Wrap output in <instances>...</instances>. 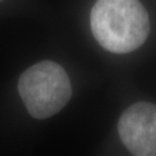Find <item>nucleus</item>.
<instances>
[{
  "instance_id": "nucleus-1",
  "label": "nucleus",
  "mask_w": 156,
  "mask_h": 156,
  "mask_svg": "<svg viewBox=\"0 0 156 156\" xmlns=\"http://www.w3.org/2000/svg\"><path fill=\"white\" fill-rule=\"evenodd\" d=\"M90 26L101 46L115 53L136 50L151 30L148 13L139 0H97Z\"/></svg>"
},
{
  "instance_id": "nucleus-2",
  "label": "nucleus",
  "mask_w": 156,
  "mask_h": 156,
  "mask_svg": "<svg viewBox=\"0 0 156 156\" xmlns=\"http://www.w3.org/2000/svg\"><path fill=\"white\" fill-rule=\"evenodd\" d=\"M19 93L29 113L34 118L45 119L66 105L72 95V87L60 65L44 60L22 73Z\"/></svg>"
},
{
  "instance_id": "nucleus-3",
  "label": "nucleus",
  "mask_w": 156,
  "mask_h": 156,
  "mask_svg": "<svg viewBox=\"0 0 156 156\" xmlns=\"http://www.w3.org/2000/svg\"><path fill=\"white\" fill-rule=\"evenodd\" d=\"M118 132L133 155H156V105L147 102L127 108L119 118Z\"/></svg>"
}]
</instances>
